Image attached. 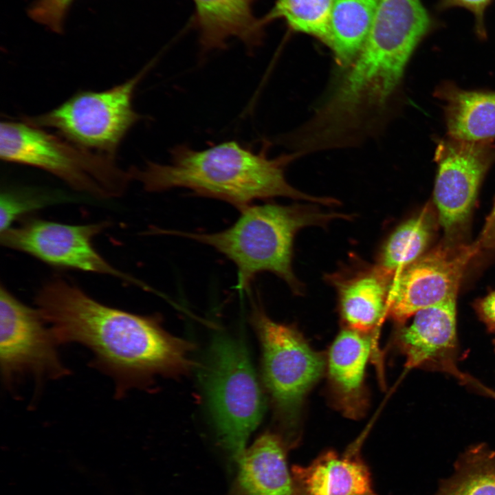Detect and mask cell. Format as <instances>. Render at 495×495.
Listing matches in <instances>:
<instances>
[{
	"label": "cell",
	"mask_w": 495,
	"mask_h": 495,
	"mask_svg": "<svg viewBox=\"0 0 495 495\" xmlns=\"http://www.w3.org/2000/svg\"><path fill=\"white\" fill-rule=\"evenodd\" d=\"M35 305L59 344L77 343L92 353L91 364L113 380L118 398L155 374L190 364L188 344L158 318L104 305L64 278L45 283Z\"/></svg>",
	"instance_id": "cell-1"
},
{
	"label": "cell",
	"mask_w": 495,
	"mask_h": 495,
	"mask_svg": "<svg viewBox=\"0 0 495 495\" xmlns=\"http://www.w3.org/2000/svg\"><path fill=\"white\" fill-rule=\"evenodd\" d=\"M269 144L257 152L235 141L199 151L181 144L170 150L169 164L148 162L143 168L128 170L131 180L148 192L184 188L193 195L226 201L239 211L255 201L276 197L334 204L335 199L311 197L292 186L285 169L300 156L292 152L270 158Z\"/></svg>",
	"instance_id": "cell-2"
},
{
	"label": "cell",
	"mask_w": 495,
	"mask_h": 495,
	"mask_svg": "<svg viewBox=\"0 0 495 495\" xmlns=\"http://www.w3.org/2000/svg\"><path fill=\"white\" fill-rule=\"evenodd\" d=\"M229 228L212 233H196L152 227L150 234L185 237L215 249L237 270V287L249 290L255 277L269 272L300 292L292 267L294 238L301 228L324 225L340 214L323 213L299 206L250 205L240 211Z\"/></svg>",
	"instance_id": "cell-3"
},
{
	"label": "cell",
	"mask_w": 495,
	"mask_h": 495,
	"mask_svg": "<svg viewBox=\"0 0 495 495\" xmlns=\"http://www.w3.org/2000/svg\"><path fill=\"white\" fill-rule=\"evenodd\" d=\"M0 157L45 170L74 190L98 199L122 196L131 181L129 170L122 169L115 158L89 151L23 120L1 123Z\"/></svg>",
	"instance_id": "cell-4"
},
{
	"label": "cell",
	"mask_w": 495,
	"mask_h": 495,
	"mask_svg": "<svg viewBox=\"0 0 495 495\" xmlns=\"http://www.w3.org/2000/svg\"><path fill=\"white\" fill-rule=\"evenodd\" d=\"M201 375L219 439L238 461L264 409L261 391L245 349L229 337L217 336Z\"/></svg>",
	"instance_id": "cell-5"
},
{
	"label": "cell",
	"mask_w": 495,
	"mask_h": 495,
	"mask_svg": "<svg viewBox=\"0 0 495 495\" xmlns=\"http://www.w3.org/2000/svg\"><path fill=\"white\" fill-rule=\"evenodd\" d=\"M102 91L78 92L56 108L23 120L56 131V134L89 151L115 158L131 127L142 118L133 109L135 89L149 69Z\"/></svg>",
	"instance_id": "cell-6"
},
{
	"label": "cell",
	"mask_w": 495,
	"mask_h": 495,
	"mask_svg": "<svg viewBox=\"0 0 495 495\" xmlns=\"http://www.w3.org/2000/svg\"><path fill=\"white\" fill-rule=\"evenodd\" d=\"M252 298L251 319L262 344L264 380L279 413L290 421L321 375L324 360L297 331L270 318L258 297Z\"/></svg>",
	"instance_id": "cell-7"
},
{
	"label": "cell",
	"mask_w": 495,
	"mask_h": 495,
	"mask_svg": "<svg viewBox=\"0 0 495 495\" xmlns=\"http://www.w3.org/2000/svg\"><path fill=\"white\" fill-rule=\"evenodd\" d=\"M59 344L39 310L26 305L3 285L0 287V365L8 386L25 376L40 383L69 375Z\"/></svg>",
	"instance_id": "cell-8"
},
{
	"label": "cell",
	"mask_w": 495,
	"mask_h": 495,
	"mask_svg": "<svg viewBox=\"0 0 495 495\" xmlns=\"http://www.w3.org/2000/svg\"><path fill=\"white\" fill-rule=\"evenodd\" d=\"M110 225L107 221L70 225L29 217L1 232L0 241L54 267L106 274L145 289L144 283L115 268L94 248V239Z\"/></svg>",
	"instance_id": "cell-9"
},
{
	"label": "cell",
	"mask_w": 495,
	"mask_h": 495,
	"mask_svg": "<svg viewBox=\"0 0 495 495\" xmlns=\"http://www.w3.org/2000/svg\"><path fill=\"white\" fill-rule=\"evenodd\" d=\"M433 199L444 240L460 241L468 225L481 184L495 162V144L450 137L438 142Z\"/></svg>",
	"instance_id": "cell-10"
},
{
	"label": "cell",
	"mask_w": 495,
	"mask_h": 495,
	"mask_svg": "<svg viewBox=\"0 0 495 495\" xmlns=\"http://www.w3.org/2000/svg\"><path fill=\"white\" fill-rule=\"evenodd\" d=\"M478 253L474 243L444 240L393 275L386 313L404 322L421 309L456 298L465 271Z\"/></svg>",
	"instance_id": "cell-11"
},
{
	"label": "cell",
	"mask_w": 495,
	"mask_h": 495,
	"mask_svg": "<svg viewBox=\"0 0 495 495\" xmlns=\"http://www.w3.org/2000/svg\"><path fill=\"white\" fill-rule=\"evenodd\" d=\"M456 298L418 311L401 329L399 344L408 368H423L449 374L464 384L470 375L457 366Z\"/></svg>",
	"instance_id": "cell-12"
},
{
	"label": "cell",
	"mask_w": 495,
	"mask_h": 495,
	"mask_svg": "<svg viewBox=\"0 0 495 495\" xmlns=\"http://www.w3.org/2000/svg\"><path fill=\"white\" fill-rule=\"evenodd\" d=\"M291 470L297 495H377L358 443L342 454L327 450Z\"/></svg>",
	"instance_id": "cell-13"
},
{
	"label": "cell",
	"mask_w": 495,
	"mask_h": 495,
	"mask_svg": "<svg viewBox=\"0 0 495 495\" xmlns=\"http://www.w3.org/2000/svg\"><path fill=\"white\" fill-rule=\"evenodd\" d=\"M192 25L197 30L204 52L225 49L230 38L243 42L249 50L262 44L265 26L253 7L258 0H192Z\"/></svg>",
	"instance_id": "cell-14"
},
{
	"label": "cell",
	"mask_w": 495,
	"mask_h": 495,
	"mask_svg": "<svg viewBox=\"0 0 495 495\" xmlns=\"http://www.w3.org/2000/svg\"><path fill=\"white\" fill-rule=\"evenodd\" d=\"M245 495H297L285 446L272 433L260 436L237 461Z\"/></svg>",
	"instance_id": "cell-15"
},
{
	"label": "cell",
	"mask_w": 495,
	"mask_h": 495,
	"mask_svg": "<svg viewBox=\"0 0 495 495\" xmlns=\"http://www.w3.org/2000/svg\"><path fill=\"white\" fill-rule=\"evenodd\" d=\"M434 96L443 102L448 137L472 142L495 138V91L465 90L446 82Z\"/></svg>",
	"instance_id": "cell-16"
},
{
	"label": "cell",
	"mask_w": 495,
	"mask_h": 495,
	"mask_svg": "<svg viewBox=\"0 0 495 495\" xmlns=\"http://www.w3.org/2000/svg\"><path fill=\"white\" fill-rule=\"evenodd\" d=\"M380 270L358 276L339 287L341 313L350 329L372 330L386 312L389 284Z\"/></svg>",
	"instance_id": "cell-17"
},
{
	"label": "cell",
	"mask_w": 495,
	"mask_h": 495,
	"mask_svg": "<svg viewBox=\"0 0 495 495\" xmlns=\"http://www.w3.org/2000/svg\"><path fill=\"white\" fill-rule=\"evenodd\" d=\"M379 2L380 0H333L329 47L340 67L346 69L358 56Z\"/></svg>",
	"instance_id": "cell-18"
},
{
	"label": "cell",
	"mask_w": 495,
	"mask_h": 495,
	"mask_svg": "<svg viewBox=\"0 0 495 495\" xmlns=\"http://www.w3.org/2000/svg\"><path fill=\"white\" fill-rule=\"evenodd\" d=\"M371 342L362 333L351 329L342 331L331 345L329 371L333 384L346 401L358 397Z\"/></svg>",
	"instance_id": "cell-19"
},
{
	"label": "cell",
	"mask_w": 495,
	"mask_h": 495,
	"mask_svg": "<svg viewBox=\"0 0 495 495\" xmlns=\"http://www.w3.org/2000/svg\"><path fill=\"white\" fill-rule=\"evenodd\" d=\"M435 226V214L430 205L398 226L383 248L380 270L386 276L393 275L416 261L424 254Z\"/></svg>",
	"instance_id": "cell-20"
},
{
	"label": "cell",
	"mask_w": 495,
	"mask_h": 495,
	"mask_svg": "<svg viewBox=\"0 0 495 495\" xmlns=\"http://www.w3.org/2000/svg\"><path fill=\"white\" fill-rule=\"evenodd\" d=\"M434 495H495V451L485 444L470 447Z\"/></svg>",
	"instance_id": "cell-21"
},
{
	"label": "cell",
	"mask_w": 495,
	"mask_h": 495,
	"mask_svg": "<svg viewBox=\"0 0 495 495\" xmlns=\"http://www.w3.org/2000/svg\"><path fill=\"white\" fill-rule=\"evenodd\" d=\"M333 0H276L271 10L261 18L265 26L274 19H284L296 32L306 33L329 46Z\"/></svg>",
	"instance_id": "cell-22"
},
{
	"label": "cell",
	"mask_w": 495,
	"mask_h": 495,
	"mask_svg": "<svg viewBox=\"0 0 495 495\" xmlns=\"http://www.w3.org/2000/svg\"><path fill=\"white\" fill-rule=\"evenodd\" d=\"M57 198L29 190H6L0 197V231L11 228L23 214L56 202Z\"/></svg>",
	"instance_id": "cell-23"
},
{
	"label": "cell",
	"mask_w": 495,
	"mask_h": 495,
	"mask_svg": "<svg viewBox=\"0 0 495 495\" xmlns=\"http://www.w3.org/2000/svg\"><path fill=\"white\" fill-rule=\"evenodd\" d=\"M73 0H37L30 10L36 22L60 32L66 12Z\"/></svg>",
	"instance_id": "cell-24"
},
{
	"label": "cell",
	"mask_w": 495,
	"mask_h": 495,
	"mask_svg": "<svg viewBox=\"0 0 495 495\" xmlns=\"http://www.w3.org/2000/svg\"><path fill=\"white\" fill-rule=\"evenodd\" d=\"M491 1L492 0H442L441 7L448 8L459 6L468 9L475 17L477 32L480 35L484 36V13Z\"/></svg>",
	"instance_id": "cell-25"
},
{
	"label": "cell",
	"mask_w": 495,
	"mask_h": 495,
	"mask_svg": "<svg viewBox=\"0 0 495 495\" xmlns=\"http://www.w3.org/2000/svg\"><path fill=\"white\" fill-rule=\"evenodd\" d=\"M474 244L478 252L483 250H495V203L479 236Z\"/></svg>",
	"instance_id": "cell-26"
},
{
	"label": "cell",
	"mask_w": 495,
	"mask_h": 495,
	"mask_svg": "<svg viewBox=\"0 0 495 495\" xmlns=\"http://www.w3.org/2000/svg\"><path fill=\"white\" fill-rule=\"evenodd\" d=\"M475 309L490 331H495V291L478 300Z\"/></svg>",
	"instance_id": "cell-27"
},
{
	"label": "cell",
	"mask_w": 495,
	"mask_h": 495,
	"mask_svg": "<svg viewBox=\"0 0 495 495\" xmlns=\"http://www.w3.org/2000/svg\"><path fill=\"white\" fill-rule=\"evenodd\" d=\"M479 390L485 393L487 395H489L491 397L495 399V391L494 390L481 384L480 386Z\"/></svg>",
	"instance_id": "cell-28"
},
{
	"label": "cell",
	"mask_w": 495,
	"mask_h": 495,
	"mask_svg": "<svg viewBox=\"0 0 495 495\" xmlns=\"http://www.w3.org/2000/svg\"><path fill=\"white\" fill-rule=\"evenodd\" d=\"M494 346H495V344H494Z\"/></svg>",
	"instance_id": "cell-29"
}]
</instances>
